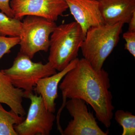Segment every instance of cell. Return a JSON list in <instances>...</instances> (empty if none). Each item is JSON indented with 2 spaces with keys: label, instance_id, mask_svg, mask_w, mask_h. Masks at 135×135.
<instances>
[{
  "label": "cell",
  "instance_id": "2",
  "mask_svg": "<svg viewBox=\"0 0 135 135\" xmlns=\"http://www.w3.org/2000/svg\"><path fill=\"white\" fill-rule=\"evenodd\" d=\"M124 24H104L88 29L80 49L83 58L94 69L100 70L117 46Z\"/></svg>",
  "mask_w": 135,
  "mask_h": 135
},
{
  "label": "cell",
  "instance_id": "8",
  "mask_svg": "<svg viewBox=\"0 0 135 135\" xmlns=\"http://www.w3.org/2000/svg\"><path fill=\"white\" fill-rule=\"evenodd\" d=\"M10 5L16 19L33 16L55 22L68 8L65 0H11Z\"/></svg>",
  "mask_w": 135,
  "mask_h": 135
},
{
  "label": "cell",
  "instance_id": "6",
  "mask_svg": "<svg viewBox=\"0 0 135 135\" xmlns=\"http://www.w3.org/2000/svg\"><path fill=\"white\" fill-rule=\"evenodd\" d=\"M26 98L30 99L31 104L26 118L14 126L18 135H49L56 117L46 108L40 95L32 92Z\"/></svg>",
  "mask_w": 135,
  "mask_h": 135
},
{
  "label": "cell",
  "instance_id": "18",
  "mask_svg": "<svg viewBox=\"0 0 135 135\" xmlns=\"http://www.w3.org/2000/svg\"><path fill=\"white\" fill-rule=\"evenodd\" d=\"M10 0H0V9L11 18H14V14L10 5Z\"/></svg>",
  "mask_w": 135,
  "mask_h": 135
},
{
  "label": "cell",
  "instance_id": "16",
  "mask_svg": "<svg viewBox=\"0 0 135 135\" xmlns=\"http://www.w3.org/2000/svg\"><path fill=\"white\" fill-rule=\"evenodd\" d=\"M20 37H7L0 36V59L5 54L11 52L13 47L19 44Z\"/></svg>",
  "mask_w": 135,
  "mask_h": 135
},
{
  "label": "cell",
  "instance_id": "4",
  "mask_svg": "<svg viewBox=\"0 0 135 135\" xmlns=\"http://www.w3.org/2000/svg\"><path fill=\"white\" fill-rule=\"evenodd\" d=\"M13 86L23 90L27 95L33 91L39 80L56 73L49 62H34L28 56L19 52L9 68L1 70Z\"/></svg>",
  "mask_w": 135,
  "mask_h": 135
},
{
  "label": "cell",
  "instance_id": "3",
  "mask_svg": "<svg viewBox=\"0 0 135 135\" xmlns=\"http://www.w3.org/2000/svg\"><path fill=\"white\" fill-rule=\"evenodd\" d=\"M84 38L76 21L57 26L50 35L49 62L59 71L64 69L77 58Z\"/></svg>",
  "mask_w": 135,
  "mask_h": 135
},
{
  "label": "cell",
  "instance_id": "19",
  "mask_svg": "<svg viewBox=\"0 0 135 135\" xmlns=\"http://www.w3.org/2000/svg\"><path fill=\"white\" fill-rule=\"evenodd\" d=\"M128 24H129L128 31L135 32V12L133 13V16Z\"/></svg>",
  "mask_w": 135,
  "mask_h": 135
},
{
  "label": "cell",
  "instance_id": "5",
  "mask_svg": "<svg viewBox=\"0 0 135 135\" xmlns=\"http://www.w3.org/2000/svg\"><path fill=\"white\" fill-rule=\"evenodd\" d=\"M57 26L55 22L41 17L26 16L22 22L20 51L31 59L37 52H47L50 47V36Z\"/></svg>",
  "mask_w": 135,
  "mask_h": 135
},
{
  "label": "cell",
  "instance_id": "13",
  "mask_svg": "<svg viewBox=\"0 0 135 135\" xmlns=\"http://www.w3.org/2000/svg\"><path fill=\"white\" fill-rule=\"evenodd\" d=\"M23 116L18 115L14 111L8 112L0 103V135H18L14 126L24 120Z\"/></svg>",
  "mask_w": 135,
  "mask_h": 135
},
{
  "label": "cell",
  "instance_id": "10",
  "mask_svg": "<svg viewBox=\"0 0 135 135\" xmlns=\"http://www.w3.org/2000/svg\"><path fill=\"white\" fill-rule=\"evenodd\" d=\"M105 24L128 23L135 12V0H97Z\"/></svg>",
  "mask_w": 135,
  "mask_h": 135
},
{
  "label": "cell",
  "instance_id": "15",
  "mask_svg": "<svg viewBox=\"0 0 135 135\" xmlns=\"http://www.w3.org/2000/svg\"><path fill=\"white\" fill-rule=\"evenodd\" d=\"M114 119L123 128L122 135H135V116L131 112L118 110L115 113Z\"/></svg>",
  "mask_w": 135,
  "mask_h": 135
},
{
  "label": "cell",
  "instance_id": "12",
  "mask_svg": "<svg viewBox=\"0 0 135 135\" xmlns=\"http://www.w3.org/2000/svg\"><path fill=\"white\" fill-rule=\"evenodd\" d=\"M25 94L23 90L13 86L7 76L0 71V103L6 104L20 116L26 115L22 105Z\"/></svg>",
  "mask_w": 135,
  "mask_h": 135
},
{
  "label": "cell",
  "instance_id": "7",
  "mask_svg": "<svg viewBox=\"0 0 135 135\" xmlns=\"http://www.w3.org/2000/svg\"><path fill=\"white\" fill-rule=\"evenodd\" d=\"M65 107L73 118L69 122L62 135H107L99 127L96 118L88 109L86 102L78 98L66 101Z\"/></svg>",
  "mask_w": 135,
  "mask_h": 135
},
{
  "label": "cell",
  "instance_id": "9",
  "mask_svg": "<svg viewBox=\"0 0 135 135\" xmlns=\"http://www.w3.org/2000/svg\"><path fill=\"white\" fill-rule=\"evenodd\" d=\"M84 35L90 27L104 25L97 0H65Z\"/></svg>",
  "mask_w": 135,
  "mask_h": 135
},
{
  "label": "cell",
  "instance_id": "11",
  "mask_svg": "<svg viewBox=\"0 0 135 135\" xmlns=\"http://www.w3.org/2000/svg\"><path fill=\"white\" fill-rule=\"evenodd\" d=\"M78 59L77 57L72 60L67 67L59 72L39 80L34 88L33 91L41 96L46 108L52 113L56 111L55 101L58 97L59 84L67 73L75 67Z\"/></svg>",
  "mask_w": 135,
  "mask_h": 135
},
{
  "label": "cell",
  "instance_id": "1",
  "mask_svg": "<svg viewBox=\"0 0 135 135\" xmlns=\"http://www.w3.org/2000/svg\"><path fill=\"white\" fill-rule=\"evenodd\" d=\"M110 86L107 71L103 68L95 70L85 59H79L75 67L67 73L59 86L63 103L56 118L57 124L66 99L78 98L89 104L98 120L105 127H110L114 109L109 90Z\"/></svg>",
  "mask_w": 135,
  "mask_h": 135
},
{
  "label": "cell",
  "instance_id": "17",
  "mask_svg": "<svg viewBox=\"0 0 135 135\" xmlns=\"http://www.w3.org/2000/svg\"><path fill=\"white\" fill-rule=\"evenodd\" d=\"M123 38L126 40L125 49L135 57V32L128 31L123 35Z\"/></svg>",
  "mask_w": 135,
  "mask_h": 135
},
{
  "label": "cell",
  "instance_id": "14",
  "mask_svg": "<svg viewBox=\"0 0 135 135\" xmlns=\"http://www.w3.org/2000/svg\"><path fill=\"white\" fill-rule=\"evenodd\" d=\"M22 22L20 20L11 18L0 12V36L16 37L20 36Z\"/></svg>",
  "mask_w": 135,
  "mask_h": 135
}]
</instances>
